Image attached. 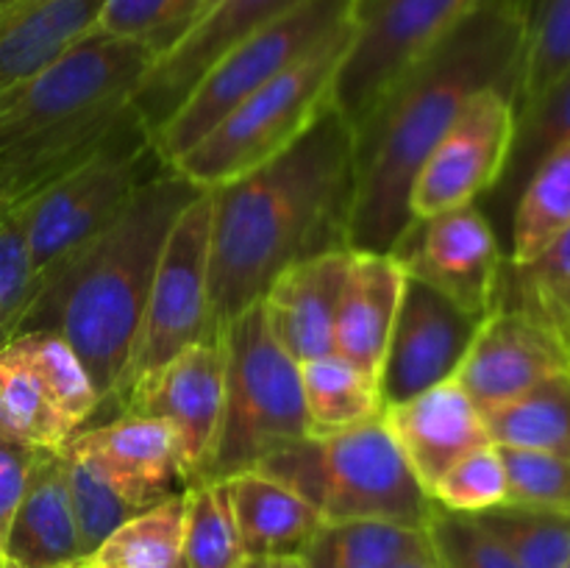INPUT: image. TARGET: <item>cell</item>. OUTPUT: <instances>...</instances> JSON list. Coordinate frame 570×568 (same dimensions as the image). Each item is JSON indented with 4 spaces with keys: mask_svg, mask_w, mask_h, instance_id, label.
Wrapping results in <instances>:
<instances>
[{
    "mask_svg": "<svg viewBox=\"0 0 570 568\" xmlns=\"http://www.w3.org/2000/svg\"><path fill=\"white\" fill-rule=\"evenodd\" d=\"M198 193L200 187L173 167H161L134 189L98 237L37 282L17 334L56 332L65 337L87 368L100 401H111L117 393L167 232Z\"/></svg>",
    "mask_w": 570,
    "mask_h": 568,
    "instance_id": "obj_3",
    "label": "cell"
},
{
    "mask_svg": "<svg viewBox=\"0 0 570 568\" xmlns=\"http://www.w3.org/2000/svg\"><path fill=\"white\" fill-rule=\"evenodd\" d=\"M209 251L212 189H200L167 232L131 356L111 395L115 404L137 379L215 334L209 323Z\"/></svg>",
    "mask_w": 570,
    "mask_h": 568,
    "instance_id": "obj_9",
    "label": "cell"
},
{
    "mask_svg": "<svg viewBox=\"0 0 570 568\" xmlns=\"http://www.w3.org/2000/svg\"><path fill=\"white\" fill-rule=\"evenodd\" d=\"M515 137V92L490 87L473 95L429 150L410 189V217L443 215L476 204L499 184Z\"/></svg>",
    "mask_w": 570,
    "mask_h": 568,
    "instance_id": "obj_11",
    "label": "cell"
},
{
    "mask_svg": "<svg viewBox=\"0 0 570 568\" xmlns=\"http://www.w3.org/2000/svg\"><path fill=\"white\" fill-rule=\"evenodd\" d=\"M354 128L328 109L293 148L212 189L209 323L220 332L293 262L351 248Z\"/></svg>",
    "mask_w": 570,
    "mask_h": 568,
    "instance_id": "obj_2",
    "label": "cell"
},
{
    "mask_svg": "<svg viewBox=\"0 0 570 568\" xmlns=\"http://www.w3.org/2000/svg\"><path fill=\"white\" fill-rule=\"evenodd\" d=\"M566 568H570V557H568V562H566Z\"/></svg>",
    "mask_w": 570,
    "mask_h": 568,
    "instance_id": "obj_48",
    "label": "cell"
},
{
    "mask_svg": "<svg viewBox=\"0 0 570 568\" xmlns=\"http://www.w3.org/2000/svg\"><path fill=\"white\" fill-rule=\"evenodd\" d=\"M161 167L167 165L154 150L150 128L137 111L92 159L56 178L22 204H14L31 251L33 290L37 282L98 237L120 215L134 189Z\"/></svg>",
    "mask_w": 570,
    "mask_h": 568,
    "instance_id": "obj_8",
    "label": "cell"
},
{
    "mask_svg": "<svg viewBox=\"0 0 570 568\" xmlns=\"http://www.w3.org/2000/svg\"><path fill=\"white\" fill-rule=\"evenodd\" d=\"M72 568H95V566H89V562L83 560V562H78V566H72Z\"/></svg>",
    "mask_w": 570,
    "mask_h": 568,
    "instance_id": "obj_46",
    "label": "cell"
},
{
    "mask_svg": "<svg viewBox=\"0 0 570 568\" xmlns=\"http://www.w3.org/2000/svg\"><path fill=\"white\" fill-rule=\"evenodd\" d=\"M570 143V70L557 84H551L538 100L523 106L515 115V137H512L510 159L499 184L490 189L501 209L515 206L532 173L546 156Z\"/></svg>",
    "mask_w": 570,
    "mask_h": 568,
    "instance_id": "obj_27",
    "label": "cell"
},
{
    "mask_svg": "<svg viewBox=\"0 0 570 568\" xmlns=\"http://www.w3.org/2000/svg\"><path fill=\"white\" fill-rule=\"evenodd\" d=\"M348 262L351 248L293 262L259 298L273 337L298 365L334 354V323Z\"/></svg>",
    "mask_w": 570,
    "mask_h": 568,
    "instance_id": "obj_19",
    "label": "cell"
},
{
    "mask_svg": "<svg viewBox=\"0 0 570 568\" xmlns=\"http://www.w3.org/2000/svg\"><path fill=\"white\" fill-rule=\"evenodd\" d=\"M9 343L37 371L45 390L59 407L61 415L72 423V429L81 427L100 410L104 401H100L98 388L65 337H59L56 332H26L11 337Z\"/></svg>",
    "mask_w": 570,
    "mask_h": 568,
    "instance_id": "obj_32",
    "label": "cell"
},
{
    "mask_svg": "<svg viewBox=\"0 0 570 568\" xmlns=\"http://www.w3.org/2000/svg\"><path fill=\"white\" fill-rule=\"evenodd\" d=\"M479 323L482 321L465 315L438 290L406 276L399 315L379 371L384 407L454 379Z\"/></svg>",
    "mask_w": 570,
    "mask_h": 568,
    "instance_id": "obj_15",
    "label": "cell"
},
{
    "mask_svg": "<svg viewBox=\"0 0 570 568\" xmlns=\"http://www.w3.org/2000/svg\"><path fill=\"white\" fill-rule=\"evenodd\" d=\"M354 33L356 20L248 95L206 137L184 150L170 165L173 170L195 187L215 189L248 176L293 148L337 106V78Z\"/></svg>",
    "mask_w": 570,
    "mask_h": 568,
    "instance_id": "obj_4",
    "label": "cell"
},
{
    "mask_svg": "<svg viewBox=\"0 0 570 568\" xmlns=\"http://www.w3.org/2000/svg\"><path fill=\"white\" fill-rule=\"evenodd\" d=\"M0 200H3V187H0Z\"/></svg>",
    "mask_w": 570,
    "mask_h": 568,
    "instance_id": "obj_47",
    "label": "cell"
},
{
    "mask_svg": "<svg viewBox=\"0 0 570 568\" xmlns=\"http://www.w3.org/2000/svg\"><path fill=\"white\" fill-rule=\"evenodd\" d=\"M570 70V0H538L529 11L527 50L518 78L515 115Z\"/></svg>",
    "mask_w": 570,
    "mask_h": 568,
    "instance_id": "obj_35",
    "label": "cell"
},
{
    "mask_svg": "<svg viewBox=\"0 0 570 568\" xmlns=\"http://www.w3.org/2000/svg\"><path fill=\"white\" fill-rule=\"evenodd\" d=\"M243 551L250 557H301L323 518L304 496L262 471L226 479Z\"/></svg>",
    "mask_w": 570,
    "mask_h": 568,
    "instance_id": "obj_23",
    "label": "cell"
},
{
    "mask_svg": "<svg viewBox=\"0 0 570 568\" xmlns=\"http://www.w3.org/2000/svg\"><path fill=\"white\" fill-rule=\"evenodd\" d=\"M301 3L306 0H206L193 28L148 67L134 92V106L150 134L176 111L195 81L234 42Z\"/></svg>",
    "mask_w": 570,
    "mask_h": 568,
    "instance_id": "obj_16",
    "label": "cell"
},
{
    "mask_svg": "<svg viewBox=\"0 0 570 568\" xmlns=\"http://www.w3.org/2000/svg\"><path fill=\"white\" fill-rule=\"evenodd\" d=\"M256 471L304 496L326 523L390 521L426 529L438 510L384 418L334 438H306L267 457Z\"/></svg>",
    "mask_w": 570,
    "mask_h": 568,
    "instance_id": "obj_5",
    "label": "cell"
},
{
    "mask_svg": "<svg viewBox=\"0 0 570 568\" xmlns=\"http://www.w3.org/2000/svg\"><path fill=\"white\" fill-rule=\"evenodd\" d=\"M476 521L501 540L521 568H566L570 557V512L499 505Z\"/></svg>",
    "mask_w": 570,
    "mask_h": 568,
    "instance_id": "obj_33",
    "label": "cell"
},
{
    "mask_svg": "<svg viewBox=\"0 0 570 568\" xmlns=\"http://www.w3.org/2000/svg\"><path fill=\"white\" fill-rule=\"evenodd\" d=\"M570 368V343L554 326L521 304H495L479 323L454 382L479 412L527 393Z\"/></svg>",
    "mask_w": 570,
    "mask_h": 568,
    "instance_id": "obj_14",
    "label": "cell"
},
{
    "mask_svg": "<svg viewBox=\"0 0 570 568\" xmlns=\"http://www.w3.org/2000/svg\"><path fill=\"white\" fill-rule=\"evenodd\" d=\"M432 501L449 512L479 516L507 501V473L493 443L471 451L434 484Z\"/></svg>",
    "mask_w": 570,
    "mask_h": 568,
    "instance_id": "obj_38",
    "label": "cell"
},
{
    "mask_svg": "<svg viewBox=\"0 0 570 568\" xmlns=\"http://www.w3.org/2000/svg\"><path fill=\"white\" fill-rule=\"evenodd\" d=\"M432 551L426 529L390 521L323 523L306 551L304 568H395Z\"/></svg>",
    "mask_w": 570,
    "mask_h": 568,
    "instance_id": "obj_26",
    "label": "cell"
},
{
    "mask_svg": "<svg viewBox=\"0 0 570 568\" xmlns=\"http://www.w3.org/2000/svg\"><path fill=\"white\" fill-rule=\"evenodd\" d=\"M226 399V349L220 332L184 349L148 376L137 379L117 407L120 415H145L167 423L181 445L184 490L204 479L215 451Z\"/></svg>",
    "mask_w": 570,
    "mask_h": 568,
    "instance_id": "obj_13",
    "label": "cell"
},
{
    "mask_svg": "<svg viewBox=\"0 0 570 568\" xmlns=\"http://www.w3.org/2000/svg\"><path fill=\"white\" fill-rule=\"evenodd\" d=\"M206 0H104L92 31L165 56L193 28Z\"/></svg>",
    "mask_w": 570,
    "mask_h": 568,
    "instance_id": "obj_34",
    "label": "cell"
},
{
    "mask_svg": "<svg viewBox=\"0 0 570 568\" xmlns=\"http://www.w3.org/2000/svg\"><path fill=\"white\" fill-rule=\"evenodd\" d=\"M404 284L406 273L393 254L351 248L334 323V354L373 379L382 371Z\"/></svg>",
    "mask_w": 570,
    "mask_h": 568,
    "instance_id": "obj_21",
    "label": "cell"
},
{
    "mask_svg": "<svg viewBox=\"0 0 570 568\" xmlns=\"http://www.w3.org/2000/svg\"><path fill=\"white\" fill-rule=\"evenodd\" d=\"M482 3L488 0H362L354 42L337 78V109L351 128L417 56Z\"/></svg>",
    "mask_w": 570,
    "mask_h": 568,
    "instance_id": "obj_10",
    "label": "cell"
},
{
    "mask_svg": "<svg viewBox=\"0 0 570 568\" xmlns=\"http://www.w3.org/2000/svg\"><path fill=\"white\" fill-rule=\"evenodd\" d=\"M87 562L95 568H187L184 490L120 523Z\"/></svg>",
    "mask_w": 570,
    "mask_h": 568,
    "instance_id": "obj_29",
    "label": "cell"
},
{
    "mask_svg": "<svg viewBox=\"0 0 570 568\" xmlns=\"http://www.w3.org/2000/svg\"><path fill=\"white\" fill-rule=\"evenodd\" d=\"M570 226V143L540 161L512 206L510 265L532 262Z\"/></svg>",
    "mask_w": 570,
    "mask_h": 568,
    "instance_id": "obj_30",
    "label": "cell"
},
{
    "mask_svg": "<svg viewBox=\"0 0 570 568\" xmlns=\"http://www.w3.org/2000/svg\"><path fill=\"white\" fill-rule=\"evenodd\" d=\"M243 557L228 482H200L184 490L187 568H234Z\"/></svg>",
    "mask_w": 570,
    "mask_h": 568,
    "instance_id": "obj_31",
    "label": "cell"
},
{
    "mask_svg": "<svg viewBox=\"0 0 570 568\" xmlns=\"http://www.w3.org/2000/svg\"><path fill=\"white\" fill-rule=\"evenodd\" d=\"M59 451L92 462L142 510L181 493L176 490L184 484L181 445L176 432L156 418L122 412L100 427L76 429Z\"/></svg>",
    "mask_w": 570,
    "mask_h": 568,
    "instance_id": "obj_17",
    "label": "cell"
},
{
    "mask_svg": "<svg viewBox=\"0 0 570 568\" xmlns=\"http://www.w3.org/2000/svg\"><path fill=\"white\" fill-rule=\"evenodd\" d=\"M104 0H26L0 11V92L92 31Z\"/></svg>",
    "mask_w": 570,
    "mask_h": 568,
    "instance_id": "obj_22",
    "label": "cell"
},
{
    "mask_svg": "<svg viewBox=\"0 0 570 568\" xmlns=\"http://www.w3.org/2000/svg\"><path fill=\"white\" fill-rule=\"evenodd\" d=\"M61 457H65L67 484H70L72 512H76L78 535H81V549L83 557H89L120 523L142 512V507L134 505L120 488H115L92 462L65 454V451H61Z\"/></svg>",
    "mask_w": 570,
    "mask_h": 568,
    "instance_id": "obj_36",
    "label": "cell"
},
{
    "mask_svg": "<svg viewBox=\"0 0 570 568\" xmlns=\"http://www.w3.org/2000/svg\"><path fill=\"white\" fill-rule=\"evenodd\" d=\"M527 33L523 0H488L379 95L354 126L351 248L393 251L412 223L417 167L460 111L490 87L518 95Z\"/></svg>",
    "mask_w": 570,
    "mask_h": 568,
    "instance_id": "obj_1",
    "label": "cell"
},
{
    "mask_svg": "<svg viewBox=\"0 0 570 568\" xmlns=\"http://www.w3.org/2000/svg\"><path fill=\"white\" fill-rule=\"evenodd\" d=\"M234 568H304L301 557H250L245 555Z\"/></svg>",
    "mask_w": 570,
    "mask_h": 568,
    "instance_id": "obj_42",
    "label": "cell"
},
{
    "mask_svg": "<svg viewBox=\"0 0 570 568\" xmlns=\"http://www.w3.org/2000/svg\"><path fill=\"white\" fill-rule=\"evenodd\" d=\"M482 421L493 445L546 451L570 460V368L504 404L482 410Z\"/></svg>",
    "mask_w": 570,
    "mask_h": 568,
    "instance_id": "obj_25",
    "label": "cell"
},
{
    "mask_svg": "<svg viewBox=\"0 0 570 568\" xmlns=\"http://www.w3.org/2000/svg\"><path fill=\"white\" fill-rule=\"evenodd\" d=\"M507 473L504 505L570 512V460L546 451L495 445Z\"/></svg>",
    "mask_w": 570,
    "mask_h": 568,
    "instance_id": "obj_39",
    "label": "cell"
},
{
    "mask_svg": "<svg viewBox=\"0 0 570 568\" xmlns=\"http://www.w3.org/2000/svg\"><path fill=\"white\" fill-rule=\"evenodd\" d=\"M518 304L543 317L570 343V226L562 228L532 262L512 267Z\"/></svg>",
    "mask_w": 570,
    "mask_h": 568,
    "instance_id": "obj_37",
    "label": "cell"
},
{
    "mask_svg": "<svg viewBox=\"0 0 570 568\" xmlns=\"http://www.w3.org/2000/svg\"><path fill=\"white\" fill-rule=\"evenodd\" d=\"M390 254L406 276L438 290L476 321L499 304L504 259L493 223L476 204L412 221Z\"/></svg>",
    "mask_w": 570,
    "mask_h": 568,
    "instance_id": "obj_12",
    "label": "cell"
},
{
    "mask_svg": "<svg viewBox=\"0 0 570 568\" xmlns=\"http://www.w3.org/2000/svg\"><path fill=\"white\" fill-rule=\"evenodd\" d=\"M301 390L312 440L345 434L384 415L379 379L367 376L340 354L301 362Z\"/></svg>",
    "mask_w": 570,
    "mask_h": 568,
    "instance_id": "obj_24",
    "label": "cell"
},
{
    "mask_svg": "<svg viewBox=\"0 0 570 568\" xmlns=\"http://www.w3.org/2000/svg\"><path fill=\"white\" fill-rule=\"evenodd\" d=\"M72 432L37 371L14 345H0V438L31 449H61Z\"/></svg>",
    "mask_w": 570,
    "mask_h": 568,
    "instance_id": "obj_28",
    "label": "cell"
},
{
    "mask_svg": "<svg viewBox=\"0 0 570 568\" xmlns=\"http://www.w3.org/2000/svg\"><path fill=\"white\" fill-rule=\"evenodd\" d=\"M33 454H37V449H31V445L0 438V551L9 538L11 518H14L22 493H26Z\"/></svg>",
    "mask_w": 570,
    "mask_h": 568,
    "instance_id": "obj_41",
    "label": "cell"
},
{
    "mask_svg": "<svg viewBox=\"0 0 570 568\" xmlns=\"http://www.w3.org/2000/svg\"><path fill=\"white\" fill-rule=\"evenodd\" d=\"M0 568H20V566H17V562L11 560V557L6 555V551H0Z\"/></svg>",
    "mask_w": 570,
    "mask_h": 568,
    "instance_id": "obj_44",
    "label": "cell"
},
{
    "mask_svg": "<svg viewBox=\"0 0 570 568\" xmlns=\"http://www.w3.org/2000/svg\"><path fill=\"white\" fill-rule=\"evenodd\" d=\"M395 568H440L438 557H434V551H423V555H415L410 557V560L399 562Z\"/></svg>",
    "mask_w": 570,
    "mask_h": 568,
    "instance_id": "obj_43",
    "label": "cell"
},
{
    "mask_svg": "<svg viewBox=\"0 0 570 568\" xmlns=\"http://www.w3.org/2000/svg\"><path fill=\"white\" fill-rule=\"evenodd\" d=\"M426 535L440 568H521L501 540L476 521V516L438 507Z\"/></svg>",
    "mask_w": 570,
    "mask_h": 568,
    "instance_id": "obj_40",
    "label": "cell"
},
{
    "mask_svg": "<svg viewBox=\"0 0 570 568\" xmlns=\"http://www.w3.org/2000/svg\"><path fill=\"white\" fill-rule=\"evenodd\" d=\"M3 551L20 568H72L87 560L59 449H37L33 454Z\"/></svg>",
    "mask_w": 570,
    "mask_h": 568,
    "instance_id": "obj_20",
    "label": "cell"
},
{
    "mask_svg": "<svg viewBox=\"0 0 570 568\" xmlns=\"http://www.w3.org/2000/svg\"><path fill=\"white\" fill-rule=\"evenodd\" d=\"M220 337L226 399L215 451L200 482H226L256 471L267 457L309 438L301 365L273 337L259 301L228 321Z\"/></svg>",
    "mask_w": 570,
    "mask_h": 568,
    "instance_id": "obj_6",
    "label": "cell"
},
{
    "mask_svg": "<svg viewBox=\"0 0 570 568\" xmlns=\"http://www.w3.org/2000/svg\"><path fill=\"white\" fill-rule=\"evenodd\" d=\"M360 6L362 0H306L234 42L150 134L159 159L170 167L248 95L351 26L360 17Z\"/></svg>",
    "mask_w": 570,
    "mask_h": 568,
    "instance_id": "obj_7",
    "label": "cell"
},
{
    "mask_svg": "<svg viewBox=\"0 0 570 568\" xmlns=\"http://www.w3.org/2000/svg\"><path fill=\"white\" fill-rule=\"evenodd\" d=\"M382 418L406 466L429 496L454 462L490 445L482 412L454 379L384 407Z\"/></svg>",
    "mask_w": 570,
    "mask_h": 568,
    "instance_id": "obj_18",
    "label": "cell"
},
{
    "mask_svg": "<svg viewBox=\"0 0 570 568\" xmlns=\"http://www.w3.org/2000/svg\"><path fill=\"white\" fill-rule=\"evenodd\" d=\"M17 3H26V0H0V11L9 9V6H17Z\"/></svg>",
    "mask_w": 570,
    "mask_h": 568,
    "instance_id": "obj_45",
    "label": "cell"
}]
</instances>
